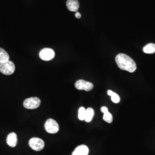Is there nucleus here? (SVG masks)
I'll list each match as a JSON object with an SVG mask.
<instances>
[{"label":"nucleus","instance_id":"nucleus-1","mask_svg":"<svg viewBox=\"0 0 155 155\" xmlns=\"http://www.w3.org/2000/svg\"><path fill=\"white\" fill-rule=\"evenodd\" d=\"M116 61L118 67L122 70L129 72H134L136 70L137 66L135 61L126 54H118L116 57Z\"/></svg>","mask_w":155,"mask_h":155},{"label":"nucleus","instance_id":"nucleus-2","mask_svg":"<svg viewBox=\"0 0 155 155\" xmlns=\"http://www.w3.org/2000/svg\"><path fill=\"white\" fill-rule=\"evenodd\" d=\"M15 71V65L10 61L0 63V72L6 75L13 74Z\"/></svg>","mask_w":155,"mask_h":155},{"label":"nucleus","instance_id":"nucleus-3","mask_svg":"<svg viewBox=\"0 0 155 155\" xmlns=\"http://www.w3.org/2000/svg\"><path fill=\"white\" fill-rule=\"evenodd\" d=\"M45 130L48 133L55 134L58 133L59 130V127L58 122L54 119L50 118L46 121L45 125Z\"/></svg>","mask_w":155,"mask_h":155},{"label":"nucleus","instance_id":"nucleus-4","mask_svg":"<svg viewBox=\"0 0 155 155\" xmlns=\"http://www.w3.org/2000/svg\"><path fill=\"white\" fill-rule=\"evenodd\" d=\"M41 101L38 97H31L24 101V107L27 109H35L39 107Z\"/></svg>","mask_w":155,"mask_h":155},{"label":"nucleus","instance_id":"nucleus-5","mask_svg":"<svg viewBox=\"0 0 155 155\" xmlns=\"http://www.w3.org/2000/svg\"><path fill=\"white\" fill-rule=\"evenodd\" d=\"M29 145L34 150L40 151L44 148L45 144L42 139L38 137H33L29 141Z\"/></svg>","mask_w":155,"mask_h":155},{"label":"nucleus","instance_id":"nucleus-6","mask_svg":"<svg viewBox=\"0 0 155 155\" xmlns=\"http://www.w3.org/2000/svg\"><path fill=\"white\" fill-rule=\"evenodd\" d=\"M54 51L51 48H45L41 50L39 53V57L41 59L45 61H50L55 57Z\"/></svg>","mask_w":155,"mask_h":155},{"label":"nucleus","instance_id":"nucleus-7","mask_svg":"<svg viewBox=\"0 0 155 155\" xmlns=\"http://www.w3.org/2000/svg\"><path fill=\"white\" fill-rule=\"evenodd\" d=\"M75 87L76 89L80 90H85L89 91L94 87L93 84L90 82L80 79L77 81L75 83Z\"/></svg>","mask_w":155,"mask_h":155},{"label":"nucleus","instance_id":"nucleus-8","mask_svg":"<svg viewBox=\"0 0 155 155\" xmlns=\"http://www.w3.org/2000/svg\"><path fill=\"white\" fill-rule=\"evenodd\" d=\"M89 152V148L85 145H81L75 149L72 155H88Z\"/></svg>","mask_w":155,"mask_h":155},{"label":"nucleus","instance_id":"nucleus-9","mask_svg":"<svg viewBox=\"0 0 155 155\" xmlns=\"http://www.w3.org/2000/svg\"><path fill=\"white\" fill-rule=\"evenodd\" d=\"M66 6L69 11L77 12L79 8V2L78 0H67Z\"/></svg>","mask_w":155,"mask_h":155},{"label":"nucleus","instance_id":"nucleus-10","mask_svg":"<svg viewBox=\"0 0 155 155\" xmlns=\"http://www.w3.org/2000/svg\"><path fill=\"white\" fill-rule=\"evenodd\" d=\"M6 142L9 146L11 147H15L17 143V136L16 134L14 132L9 133L7 137Z\"/></svg>","mask_w":155,"mask_h":155},{"label":"nucleus","instance_id":"nucleus-11","mask_svg":"<svg viewBox=\"0 0 155 155\" xmlns=\"http://www.w3.org/2000/svg\"><path fill=\"white\" fill-rule=\"evenodd\" d=\"M101 110L104 113L103 119L105 121L109 124H110L113 122V116L109 112L108 109L106 106H102L101 109Z\"/></svg>","mask_w":155,"mask_h":155},{"label":"nucleus","instance_id":"nucleus-12","mask_svg":"<svg viewBox=\"0 0 155 155\" xmlns=\"http://www.w3.org/2000/svg\"><path fill=\"white\" fill-rule=\"evenodd\" d=\"M94 115V111L92 108L89 107L86 109V115L84 120L87 122H90L91 121Z\"/></svg>","mask_w":155,"mask_h":155},{"label":"nucleus","instance_id":"nucleus-13","mask_svg":"<svg viewBox=\"0 0 155 155\" xmlns=\"http://www.w3.org/2000/svg\"><path fill=\"white\" fill-rule=\"evenodd\" d=\"M9 61V56L5 50L0 48V63Z\"/></svg>","mask_w":155,"mask_h":155},{"label":"nucleus","instance_id":"nucleus-14","mask_svg":"<svg viewBox=\"0 0 155 155\" xmlns=\"http://www.w3.org/2000/svg\"><path fill=\"white\" fill-rule=\"evenodd\" d=\"M143 52L145 54H151L155 52V45L153 43H150L146 45L143 48Z\"/></svg>","mask_w":155,"mask_h":155},{"label":"nucleus","instance_id":"nucleus-15","mask_svg":"<svg viewBox=\"0 0 155 155\" xmlns=\"http://www.w3.org/2000/svg\"><path fill=\"white\" fill-rule=\"evenodd\" d=\"M107 94L110 96L111 100L114 103L117 104V103H118L120 102V98L119 95L118 94H116V93H114L113 91L109 90L107 91Z\"/></svg>","mask_w":155,"mask_h":155},{"label":"nucleus","instance_id":"nucleus-16","mask_svg":"<svg viewBox=\"0 0 155 155\" xmlns=\"http://www.w3.org/2000/svg\"><path fill=\"white\" fill-rule=\"evenodd\" d=\"M85 115H86V109L84 107H81L79 108V111H78V118L81 121L84 120L85 118Z\"/></svg>","mask_w":155,"mask_h":155},{"label":"nucleus","instance_id":"nucleus-17","mask_svg":"<svg viewBox=\"0 0 155 155\" xmlns=\"http://www.w3.org/2000/svg\"><path fill=\"white\" fill-rule=\"evenodd\" d=\"M75 16L76 17V18H80L81 17V13H80L79 12H76V13H75Z\"/></svg>","mask_w":155,"mask_h":155}]
</instances>
